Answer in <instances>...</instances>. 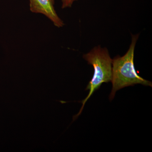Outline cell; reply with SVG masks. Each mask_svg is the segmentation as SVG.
<instances>
[{
  "label": "cell",
  "instance_id": "cell-1",
  "mask_svg": "<svg viewBox=\"0 0 152 152\" xmlns=\"http://www.w3.org/2000/svg\"><path fill=\"white\" fill-rule=\"evenodd\" d=\"M139 34L132 35V42L128 51L122 57L117 56L112 62L113 84L110 99L115 97L117 91L125 87L141 84L147 86H152L151 82L147 80L139 75L134 65V54Z\"/></svg>",
  "mask_w": 152,
  "mask_h": 152
},
{
  "label": "cell",
  "instance_id": "cell-2",
  "mask_svg": "<svg viewBox=\"0 0 152 152\" xmlns=\"http://www.w3.org/2000/svg\"><path fill=\"white\" fill-rule=\"evenodd\" d=\"M83 58L88 64L93 66L94 74L92 78L89 83L86 90H89L88 95L81 102L82 105L78 113L73 117V122L75 121L83 112L85 104L95 91L100 88L103 83L111 81L112 62L108 51L100 46L95 47L89 53L83 55Z\"/></svg>",
  "mask_w": 152,
  "mask_h": 152
},
{
  "label": "cell",
  "instance_id": "cell-3",
  "mask_svg": "<svg viewBox=\"0 0 152 152\" xmlns=\"http://www.w3.org/2000/svg\"><path fill=\"white\" fill-rule=\"evenodd\" d=\"M30 9L35 13L45 15L58 28L62 27L64 22L57 15L54 7V0H29Z\"/></svg>",
  "mask_w": 152,
  "mask_h": 152
},
{
  "label": "cell",
  "instance_id": "cell-4",
  "mask_svg": "<svg viewBox=\"0 0 152 152\" xmlns=\"http://www.w3.org/2000/svg\"><path fill=\"white\" fill-rule=\"evenodd\" d=\"M78 0H62V8H70L74 2Z\"/></svg>",
  "mask_w": 152,
  "mask_h": 152
}]
</instances>
